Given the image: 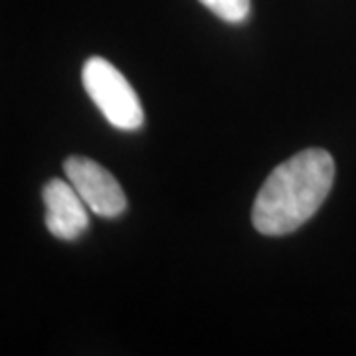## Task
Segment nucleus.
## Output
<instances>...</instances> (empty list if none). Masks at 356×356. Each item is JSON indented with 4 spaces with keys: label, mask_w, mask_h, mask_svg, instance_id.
Listing matches in <instances>:
<instances>
[{
    "label": "nucleus",
    "mask_w": 356,
    "mask_h": 356,
    "mask_svg": "<svg viewBox=\"0 0 356 356\" xmlns=\"http://www.w3.org/2000/svg\"><path fill=\"white\" fill-rule=\"evenodd\" d=\"M334 182V161L325 149H305L281 163L255 196L252 222L264 236L301 228L325 202Z\"/></svg>",
    "instance_id": "obj_1"
},
{
    "label": "nucleus",
    "mask_w": 356,
    "mask_h": 356,
    "mask_svg": "<svg viewBox=\"0 0 356 356\" xmlns=\"http://www.w3.org/2000/svg\"><path fill=\"white\" fill-rule=\"evenodd\" d=\"M81 81L89 99L97 105V109L113 127L135 131L143 125L145 113L139 97L113 64L99 56L89 58L81 70Z\"/></svg>",
    "instance_id": "obj_2"
},
{
    "label": "nucleus",
    "mask_w": 356,
    "mask_h": 356,
    "mask_svg": "<svg viewBox=\"0 0 356 356\" xmlns=\"http://www.w3.org/2000/svg\"><path fill=\"white\" fill-rule=\"evenodd\" d=\"M64 172L93 214L117 218L125 212L127 198L121 184L99 163L86 156H70L65 159Z\"/></svg>",
    "instance_id": "obj_3"
},
{
    "label": "nucleus",
    "mask_w": 356,
    "mask_h": 356,
    "mask_svg": "<svg viewBox=\"0 0 356 356\" xmlns=\"http://www.w3.org/2000/svg\"><path fill=\"white\" fill-rule=\"evenodd\" d=\"M42 200L46 206V228L54 238L72 242L89 228L88 204L70 180H48L42 188Z\"/></svg>",
    "instance_id": "obj_4"
},
{
    "label": "nucleus",
    "mask_w": 356,
    "mask_h": 356,
    "mask_svg": "<svg viewBox=\"0 0 356 356\" xmlns=\"http://www.w3.org/2000/svg\"><path fill=\"white\" fill-rule=\"evenodd\" d=\"M208 10L229 24H240L250 14V0H200Z\"/></svg>",
    "instance_id": "obj_5"
}]
</instances>
